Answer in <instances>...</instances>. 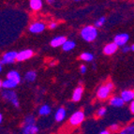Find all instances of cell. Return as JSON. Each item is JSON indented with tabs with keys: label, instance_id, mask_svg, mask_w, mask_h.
I'll list each match as a JSON object with an SVG mask.
<instances>
[{
	"label": "cell",
	"instance_id": "24",
	"mask_svg": "<svg viewBox=\"0 0 134 134\" xmlns=\"http://www.w3.org/2000/svg\"><path fill=\"white\" fill-rule=\"evenodd\" d=\"M106 113H107V110H106V108L101 107V108H99V109L98 110V112H97V115L99 116V117H102V116L105 115Z\"/></svg>",
	"mask_w": 134,
	"mask_h": 134
},
{
	"label": "cell",
	"instance_id": "2",
	"mask_svg": "<svg viewBox=\"0 0 134 134\" xmlns=\"http://www.w3.org/2000/svg\"><path fill=\"white\" fill-rule=\"evenodd\" d=\"M114 89V83L112 82H107L106 83L101 85L99 88H98V92H97V97H98L99 99H106V98H109L110 94L112 90Z\"/></svg>",
	"mask_w": 134,
	"mask_h": 134
},
{
	"label": "cell",
	"instance_id": "26",
	"mask_svg": "<svg viewBox=\"0 0 134 134\" xmlns=\"http://www.w3.org/2000/svg\"><path fill=\"white\" fill-rule=\"evenodd\" d=\"M119 130V126L117 125V124H114V125H112L111 127H110V130L112 132H116L118 131Z\"/></svg>",
	"mask_w": 134,
	"mask_h": 134
},
{
	"label": "cell",
	"instance_id": "29",
	"mask_svg": "<svg viewBox=\"0 0 134 134\" xmlns=\"http://www.w3.org/2000/svg\"><path fill=\"white\" fill-rule=\"evenodd\" d=\"M130 112H131V114H134V100L131 101V103H130Z\"/></svg>",
	"mask_w": 134,
	"mask_h": 134
},
{
	"label": "cell",
	"instance_id": "8",
	"mask_svg": "<svg viewBox=\"0 0 134 134\" xmlns=\"http://www.w3.org/2000/svg\"><path fill=\"white\" fill-rule=\"evenodd\" d=\"M34 55V52L30 49L24 50V51L18 53V55H17V61L19 62H22V61L27 60L29 58H31Z\"/></svg>",
	"mask_w": 134,
	"mask_h": 134
},
{
	"label": "cell",
	"instance_id": "17",
	"mask_svg": "<svg viewBox=\"0 0 134 134\" xmlns=\"http://www.w3.org/2000/svg\"><path fill=\"white\" fill-rule=\"evenodd\" d=\"M66 117V110L64 109L63 107L59 108V109L56 111L55 113V115H54V118L57 122H61L65 119Z\"/></svg>",
	"mask_w": 134,
	"mask_h": 134
},
{
	"label": "cell",
	"instance_id": "15",
	"mask_svg": "<svg viewBox=\"0 0 134 134\" xmlns=\"http://www.w3.org/2000/svg\"><path fill=\"white\" fill-rule=\"evenodd\" d=\"M125 101L123 100V98L121 97H113L110 99V104L114 107H122L124 105Z\"/></svg>",
	"mask_w": 134,
	"mask_h": 134
},
{
	"label": "cell",
	"instance_id": "21",
	"mask_svg": "<svg viewBox=\"0 0 134 134\" xmlns=\"http://www.w3.org/2000/svg\"><path fill=\"white\" fill-rule=\"evenodd\" d=\"M50 113H51V108L47 104H44V105L41 106L40 108V111H38V114L40 115H48Z\"/></svg>",
	"mask_w": 134,
	"mask_h": 134
},
{
	"label": "cell",
	"instance_id": "16",
	"mask_svg": "<svg viewBox=\"0 0 134 134\" xmlns=\"http://www.w3.org/2000/svg\"><path fill=\"white\" fill-rule=\"evenodd\" d=\"M7 79L14 81V82H16V83H18L21 82L20 74L18 73V71H16V70H10V71H9V73L7 74Z\"/></svg>",
	"mask_w": 134,
	"mask_h": 134
},
{
	"label": "cell",
	"instance_id": "27",
	"mask_svg": "<svg viewBox=\"0 0 134 134\" xmlns=\"http://www.w3.org/2000/svg\"><path fill=\"white\" fill-rule=\"evenodd\" d=\"M86 70H87V69H86V67H85V65H81V67H80V71H81V73L85 74V72H86Z\"/></svg>",
	"mask_w": 134,
	"mask_h": 134
},
{
	"label": "cell",
	"instance_id": "1",
	"mask_svg": "<svg viewBox=\"0 0 134 134\" xmlns=\"http://www.w3.org/2000/svg\"><path fill=\"white\" fill-rule=\"evenodd\" d=\"M81 36L85 41L92 42V41H94L96 40L97 36H98V30H97L96 26L86 25L81 30Z\"/></svg>",
	"mask_w": 134,
	"mask_h": 134
},
{
	"label": "cell",
	"instance_id": "30",
	"mask_svg": "<svg viewBox=\"0 0 134 134\" xmlns=\"http://www.w3.org/2000/svg\"><path fill=\"white\" fill-rule=\"evenodd\" d=\"M130 50H131V49H130V47H129V46H126V47L123 48V52H124V53H126V52H129Z\"/></svg>",
	"mask_w": 134,
	"mask_h": 134
},
{
	"label": "cell",
	"instance_id": "33",
	"mask_svg": "<svg viewBox=\"0 0 134 134\" xmlns=\"http://www.w3.org/2000/svg\"><path fill=\"white\" fill-rule=\"evenodd\" d=\"M130 49H131V51H133V52H134V44L132 45L131 47H130Z\"/></svg>",
	"mask_w": 134,
	"mask_h": 134
},
{
	"label": "cell",
	"instance_id": "31",
	"mask_svg": "<svg viewBox=\"0 0 134 134\" xmlns=\"http://www.w3.org/2000/svg\"><path fill=\"white\" fill-rule=\"evenodd\" d=\"M99 134H111V133H110L109 130H102V131H100Z\"/></svg>",
	"mask_w": 134,
	"mask_h": 134
},
{
	"label": "cell",
	"instance_id": "7",
	"mask_svg": "<svg viewBox=\"0 0 134 134\" xmlns=\"http://www.w3.org/2000/svg\"><path fill=\"white\" fill-rule=\"evenodd\" d=\"M129 40H130V36L126 33H122V34H118V35H116L114 37V42L117 46H124L129 41Z\"/></svg>",
	"mask_w": 134,
	"mask_h": 134
},
{
	"label": "cell",
	"instance_id": "22",
	"mask_svg": "<svg viewBox=\"0 0 134 134\" xmlns=\"http://www.w3.org/2000/svg\"><path fill=\"white\" fill-rule=\"evenodd\" d=\"M80 58L82 60L85 61V62H91L94 59V55L91 53H83L80 55Z\"/></svg>",
	"mask_w": 134,
	"mask_h": 134
},
{
	"label": "cell",
	"instance_id": "10",
	"mask_svg": "<svg viewBox=\"0 0 134 134\" xmlns=\"http://www.w3.org/2000/svg\"><path fill=\"white\" fill-rule=\"evenodd\" d=\"M67 38H66V37L64 36H58V37H55V38H54L53 40H51V42H50V44H51L52 47H59V46H63V45L65 44L66 41H67Z\"/></svg>",
	"mask_w": 134,
	"mask_h": 134
},
{
	"label": "cell",
	"instance_id": "18",
	"mask_svg": "<svg viewBox=\"0 0 134 134\" xmlns=\"http://www.w3.org/2000/svg\"><path fill=\"white\" fill-rule=\"evenodd\" d=\"M29 5H30V8H31L33 10L37 11L40 10L42 7V2L40 0H31L29 1Z\"/></svg>",
	"mask_w": 134,
	"mask_h": 134
},
{
	"label": "cell",
	"instance_id": "20",
	"mask_svg": "<svg viewBox=\"0 0 134 134\" xmlns=\"http://www.w3.org/2000/svg\"><path fill=\"white\" fill-rule=\"evenodd\" d=\"M75 46H76V43L74 42V41H72V40H67L65 44L62 46V49L63 51L69 52V51H71L73 48H75Z\"/></svg>",
	"mask_w": 134,
	"mask_h": 134
},
{
	"label": "cell",
	"instance_id": "14",
	"mask_svg": "<svg viewBox=\"0 0 134 134\" xmlns=\"http://www.w3.org/2000/svg\"><path fill=\"white\" fill-rule=\"evenodd\" d=\"M121 98H123V100L125 102H130V101L134 100V94L133 91L130 90H124L121 93Z\"/></svg>",
	"mask_w": 134,
	"mask_h": 134
},
{
	"label": "cell",
	"instance_id": "34",
	"mask_svg": "<svg viewBox=\"0 0 134 134\" xmlns=\"http://www.w3.org/2000/svg\"><path fill=\"white\" fill-rule=\"evenodd\" d=\"M133 94H134V91H133Z\"/></svg>",
	"mask_w": 134,
	"mask_h": 134
},
{
	"label": "cell",
	"instance_id": "12",
	"mask_svg": "<svg viewBox=\"0 0 134 134\" xmlns=\"http://www.w3.org/2000/svg\"><path fill=\"white\" fill-rule=\"evenodd\" d=\"M83 87L82 85H78V86L75 88V90L72 93V100L74 102H78L81 100V98L83 97Z\"/></svg>",
	"mask_w": 134,
	"mask_h": 134
},
{
	"label": "cell",
	"instance_id": "23",
	"mask_svg": "<svg viewBox=\"0 0 134 134\" xmlns=\"http://www.w3.org/2000/svg\"><path fill=\"white\" fill-rule=\"evenodd\" d=\"M120 134H134V124L126 127L120 131Z\"/></svg>",
	"mask_w": 134,
	"mask_h": 134
},
{
	"label": "cell",
	"instance_id": "19",
	"mask_svg": "<svg viewBox=\"0 0 134 134\" xmlns=\"http://www.w3.org/2000/svg\"><path fill=\"white\" fill-rule=\"evenodd\" d=\"M37 78V72L35 70H29L25 73V79L27 82H34Z\"/></svg>",
	"mask_w": 134,
	"mask_h": 134
},
{
	"label": "cell",
	"instance_id": "3",
	"mask_svg": "<svg viewBox=\"0 0 134 134\" xmlns=\"http://www.w3.org/2000/svg\"><path fill=\"white\" fill-rule=\"evenodd\" d=\"M2 97L4 99H6L7 101L10 102L13 106H15L16 108H18L20 106L19 104L18 98H17V95L13 90H6L2 92Z\"/></svg>",
	"mask_w": 134,
	"mask_h": 134
},
{
	"label": "cell",
	"instance_id": "11",
	"mask_svg": "<svg viewBox=\"0 0 134 134\" xmlns=\"http://www.w3.org/2000/svg\"><path fill=\"white\" fill-rule=\"evenodd\" d=\"M17 85H18V83H16L14 81L9 80V79H6V80L0 82L1 88H5L6 90H11L12 88H15Z\"/></svg>",
	"mask_w": 134,
	"mask_h": 134
},
{
	"label": "cell",
	"instance_id": "9",
	"mask_svg": "<svg viewBox=\"0 0 134 134\" xmlns=\"http://www.w3.org/2000/svg\"><path fill=\"white\" fill-rule=\"evenodd\" d=\"M44 29H45V25L42 24V23H40V22L33 23V24H31L30 26H29V31L34 34L41 33Z\"/></svg>",
	"mask_w": 134,
	"mask_h": 134
},
{
	"label": "cell",
	"instance_id": "32",
	"mask_svg": "<svg viewBox=\"0 0 134 134\" xmlns=\"http://www.w3.org/2000/svg\"><path fill=\"white\" fill-rule=\"evenodd\" d=\"M2 121H3V114H0V122L2 123Z\"/></svg>",
	"mask_w": 134,
	"mask_h": 134
},
{
	"label": "cell",
	"instance_id": "4",
	"mask_svg": "<svg viewBox=\"0 0 134 134\" xmlns=\"http://www.w3.org/2000/svg\"><path fill=\"white\" fill-rule=\"evenodd\" d=\"M17 55L18 53L16 52H8L3 54L1 60H0V65H4V64H12L13 62L17 61Z\"/></svg>",
	"mask_w": 134,
	"mask_h": 134
},
{
	"label": "cell",
	"instance_id": "28",
	"mask_svg": "<svg viewBox=\"0 0 134 134\" xmlns=\"http://www.w3.org/2000/svg\"><path fill=\"white\" fill-rule=\"evenodd\" d=\"M56 26H57V24H56V23H51L49 25L50 29H54V28H56Z\"/></svg>",
	"mask_w": 134,
	"mask_h": 134
},
{
	"label": "cell",
	"instance_id": "25",
	"mask_svg": "<svg viewBox=\"0 0 134 134\" xmlns=\"http://www.w3.org/2000/svg\"><path fill=\"white\" fill-rule=\"evenodd\" d=\"M104 23H105V17H101V18H99L96 22V24H95V26H96V27H100V26H102Z\"/></svg>",
	"mask_w": 134,
	"mask_h": 134
},
{
	"label": "cell",
	"instance_id": "5",
	"mask_svg": "<svg viewBox=\"0 0 134 134\" xmlns=\"http://www.w3.org/2000/svg\"><path fill=\"white\" fill-rule=\"evenodd\" d=\"M85 120V114L82 111H77L75 112L69 118V124L71 126H78L81 123H83Z\"/></svg>",
	"mask_w": 134,
	"mask_h": 134
},
{
	"label": "cell",
	"instance_id": "6",
	"mask_svg": "<svg viewBox=\"0 0 134 134\" xmlns=\"http://www.w3.org/2000/svg\"><path fill=\"white\" fill-rule=\"evenodd\" d=\"M38 131V127L36 126V124L24 122V126H23V134H37Z\"/></svg>",
	"mask_w": 134,
	"mask_h": 134
},
{
	"label": "cell",
	"instance_id": "13",
	"mask_svg": "<svg viewBox=\"0 0 134 134\" xmlns=\"http://www.w3.org/2000/svg\"><path fill=\"white\" fill-rule=\"evenodd\" d=\"M118 49V46L115 44L114 42H112V43H109V44L105 45L104 48H103V53L107 55H112L117 51Z\"/></svg>",
	"mask_w": 134,
	"mask_h": 134
}]
</instances>
